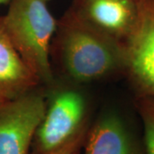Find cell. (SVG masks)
Returning a JSON list of instances; mask_svg holds the SVG:
<instances>
[{
	"instance_id": "6da1fadb",
	"label": "cell",
	"mask_w": 154,
	"mask_h": 154,
	"mask_svg": "<svg viewBox=\"0 0 154 154\" xmlns=\"http://www.w3.org/2000/svg\"><path fill=\"white\" fill-rule=\"evenodd\" d=\"M56 33V46L61 64L72 80L88 82L123 74V43L93 29L70 9L57 22Z\"/></svg>"
},
{
	"instance_id": "7a4b0ae2",
	"label": "cell",
	"mask_w": 154,
	"mask_h": 154,
	"mask_svg": "<svg viewBox=\"0 0 154 154\" xmlns=\"http://www.w3.org/2000/svg\"><path fill=\"white\" fill-rule=\"evenodd\" d=\"M9 4L7 13L1 16L8 37L40 82L51 84L50 50L57 22L44 0H11Z\"/></svg>"
},
{
	"instance_id": "3957f363",
	"label": "cell",
	"mask_w": 154,
	"mask_h": 154,
	"mask_svg": "<svg viewBox=\"0 0 154 154\" xmlns=\"http://www.w3.org/2000/svg\"><path fill=\"white\" fill-rule=\"evenodd\" d=\"M91 122L88 102L82 94L73 89L57 92L46 102L29 154H63L83 148Z\"/></svg>"
},
{
	"instance_id": "277c9868",
	"label": "cell",
	"mask_w": 154,
	"mask_h": 154,
	"mask_svg": "<svg viewBox=\"0 0 154 154\" xmlns=\"http://www.w3.org/2000/svg\"><path fill=\"white\" fill-rule=\"evenodd\" d=\"M137 22L123 43V74L136 96L154 97V0L138 3Z\"/></svg>"
},
{
	"instance_id": "5b68a950",
	"label": "cell",
	"mask_w": 154,
	"mask_h": 154,
	"mask_svg": "<svg viewBox=\"0 0 154 154\" xmlns=\"http://www.w3.org/2000/svg\"><path fill=\"white\" fill-rule=\"evenodd\" d=\"M46 101L34 90L0 104V154H29Z\"/></svg>"
},
{
	"instance_id": "8992f818",
	"label": "cell",
	"mask_w": 154,
	"mask_h": 154,
	"mask_svg": "<svg viewBox=\"0 0 154 154\" xmlns=\"http://www.w3.org/2000/svg\"><path fill=\"white\" fill-rule=\"evenodd\" d=\"M70 10L93 29L120 43L132 33L139 14L134 0H74Z\"/></svg>"
},
{
	"instance_id": "52a82bcc",
	"label": "cell",
	"mask_w": 154,
	"mask_h": 154,
	"mask_svg": "<svg viewBox=\"0 0 154 154\" xmlns=\"http://www.w3.org/2000/svg\"><path fill=\"white\" fill-rule=\"evenodd\" d=\"M84 154H146L143 136L119 113L107 111L88 128Z\"/></svg>"
},
{
	"instance_id": "ba28073f",
	"label": "cell",
	"mask_w": 154,
	"mask_h": 154,
	"mask_svg": "<svg viewBox=\"0 0 154 154\" xmlns=\"http://www.w3.org/2000/svg\"><path fill=\"white\" fill-rule=\"evenodd\" d=\"M40 83L8 37L0 16V102L28 94Z\"/></svg>"
},
{
	"instance_id": "9c48e42d",
	"label": "cell",
	"mask_w": 154,
	"mask_h": 154,
	"mask_svg": "<svg viewBox=\"0 0 154 154\" xmlns=\"http://www.w3.org/2000/svg\"><path fill=\"white\" fill-rule=\"evenodd\" d=\"M134 105L143 126L146 154H154V97L136 96Z\"/></svg>"
},
{
	"instance_id": "30bf717a",
	"label": "cell",
	"mask_w": 154,
	"mask_h": 154,
	"mask_svg": "<svg viewBox=\"0 0 154 154\" xmlns=\"http://www.w3.org/2000/svg\"><path fill=\"white\" fill-rule=\"evenodd\" d=\"M82 149V148L74 149V150H71V151L66 152H64V153H63V154H81Z\"/></svg>"
},
{
	"instance_id": "8fae6325",
	"label": "cell",
	"mask_w": 154,
	"mask_h": 154,
	"mask_svg": "<svg viewBox=\"0 0 154 154\" xmlns=\"http://www.w3.org/2000/svg\"><path fill=\"white\" fill-rule=\"evenodd\" d=\"M11 0H0V5H6V4H9Z\"/></svg>"
},
{
	"instance_id": "7c38bea8",
	"label": "cell",
	"mask_w": 154,
	"mask_h": 154,
	"mask_svg": "<svg viewBox=\"0 0 154 154\" xmlns=\"http://www.w3.org/2000/svg\"><path fill=\"white\" fill-rule=\"evenodd\" d=\"M134 1H135V2H137V3H139V2H140V0H134Z\"/></svg>"
},
{
	"instance_id": "4fadbf2b",
	"label": "cell",
	"mask_w": 154,
	"mask_h": 154,
	"mask_svg": "<svg viewBox=\"0 0 154 154\" xmlns=\"http://www.w3.org/2000/svg\"><path fill=\"white\" fill-rule=\"evenodd\" d=\"M45 2H47V1H48V0H44Z\"/></svg>"
},
{
	"instance_id": "5bb4252c",
	"label": "cell",
	"mask_w": 154,
	"mask_h": 154,
	"mask_svg": "<svg viewBox=\"0 0 154 154\" xmlns=\"http://www.w3.org/2000/svg\"><path fill=\"white\" fill-rule=\"evenodd\" d=\"M0 104H1V102H0Z\"/></svg>"
}]
</instances>
